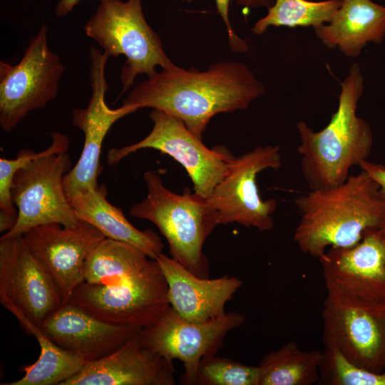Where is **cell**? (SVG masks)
I'll use <instances>...</instances> for the list:
<instances>
[{"mask_svg":"<svg viewBox=\"0 0 385 385\" xmlns=\"http://www.w3.org/2000/svg\"><path fill=\"white\" fill-rule=\"evenodd\" d=\"M265 90L250 68L240 62H217L202 71L175 65L135 86L123 104L166 112L181 119L202 139L215 115L246 109Z\"/></svg>","mask_w":385,"mask_h":385,"instance_id":"cell-1","label":"cell"},{"mask_svg":"<svg viewBox=\"0 0 385 385\" xmlns=\"http://www.w3.org/2000/svg\"><path fill=\"white\" fill-rule=\"evenodd\" d=\"M295 205L300 219L294 240L301 252L317 258L330 247L354 245L385 220L379 185L363 170L337 186L310 190Z\"/></svg>","mask_w":385,"mask_h":385,"instance_id":"cell-2","label":"cell"},{"mask_svg":"<svg viewBox=\"0 0 385 385\" xmlns=\"http://www.w3.org/2000/svg\"><path fill=\"white\" fill-rule=\"evenodd\" d=\"M364 88L361 68L353 63L341 83L338 107L329 123L317 132L305 122L297 123L301 170L309 190L342 183L349 176L350 169L359 166L371 155L372 130L356 115Z\"/></svg>","mask_w":385,"mask_h":385,"instance_id":"cell-3","label":"cell"},{"mask_svg":"<svg viewBox=\"0 0 385 385\" xmlns=\"http://www.w3.org/2000/svg\"><path fill=\"white\" fill-rule=\"evenodd\" d=\"M147 195L133 205L130 215L153 223L165 238L171 257L200 278H210L203 245L219 225L207 198L186 190L177 194L168 189L161 177L148 170L143 175Z\"/></svg>","mask_w":385,"mask_h":385,"instance_id":"cell-4","label":"cell"},{"mask_svg":"<svg viewBox=\"0 0 385 385\" xmlns=\"http://www.w3.org/2000/svg\"><path fill=\"white\" fill-rule=\"evenodd\" d=\"M83 30L110 57H125L119 97L130 90L138 75L149 77L158 66L167 69L175 66L166 55L160 37L146 21L142 0H99Z\"/></svg>","mask_w":385,"mask_h":385,"instance_id":"cell-5","label":"cell"},{"mask_svg":"<svg viewBox=\"0 0 385 385\" xmlns=\"http://www.w3.org/2000/svg\"><path fill=\"white\" fill-rule=\"evenodd\" d=\"M68 303L104 322L141 328L154 323L170 307L168 284L156 260L114 286L84 281Z\"/></svg>","mask_w":385,"mask_h":385,"instance_id":"cell-6","label":"cell"},{"mask_svg":"<svg viewBox=\"0 0 385 385\" xmlns=\"http://www.w3.org/2000/svg\"><path fill=\"white\" fill-rule=\"evenodd\" d=\"M47 31L42 25L18 63L0 61V125L4 132L13 130L30 112L57 96L65 67L50 49Z\"/></svg>","mask_w":385,"mask_h":385,"instance_id":"cell-7","label":"cell"},{"mask_svg":"<svg viewBox=\"0 0 385 385\" xmlns=\"http://www.w3.org/2000/svg\"><path fill=\"white\" fill-rule=\"evenodd\" d=\"M324 346L371 371H385V300L327 293L322 312Z\"/></svg>","mask_w":385,"mask_h":385,"instance_id":"cell-8","label":"cell"},{"mask_svg":"<svg viewBox=\"0 0 385 385\" xmlns=\"http://www.w3.org/2000/svg\"><path fill=\"white\" fill-rule=\"evenodd\" d=\"M150 118L153 123L150 133L133 144L111 148L107 154L108 165H115L141 149L158 150L181 164L193 183L194 192L208 198L234 156L224 147L207 148L181 119L173 115L152 109Z\"/></svg>","mask_w":385,"mask_h":385,"instance_id":"cell-9","label":"cell"},{"mask_svg":"<svg viewBox=\"0 0 385 385\" xmlns=\"http://www.w3.org/2000/svg\"><path fill=\"white\" fill-rule=\"evenodd\" d=\"M71 168L66 152L48 153L21 168L14 175L11 188L17 220L1 237L23 235L34 227L51 223L76 225L79 220L63 185L64 175Z\"/></svg>","mask_w":385,"mask_h":385,"instance_id":"cell-10","label":"cell"},{"mask_svg":"<svg viewBox=\"0 0 385 385\" xmlns=\"http://www.w3.org/2000/svg\"><path fill=\"white\" fill-rule=\"evenodd\" d=\"M281 165V151L277 145L257 146L233 157L224 177L207 198L218 225L237 223L260 231L272 230L277 200H262L257 177L263 170L278 169Z\"/></svg>","mask_w":385,"mask_h":385,"instance_id":"cell-11","label":"cell"},{"mask_svg":"<svg viewBox=\"0 0 385 385\" xmlns=\"http://www.w3.org/2000/svg\"><path fill=\"white\" fill-rule=\"evenodd\" d=\"M245 321L244 314L232 312L204 322H192L180 316L170 306L152 324L138 334L140 344L173 361H181L184 372L180 383L195 385L202 359L215 355L227 334Z\"/></svg>","mask_w":385,"mask_h":385,"instance_id":"cell-12","label":"cell"},{"mask_svg":"<svg viewBox=\"0 0 385 385\" xmlns=\"http://www.w3.org/2000/svg\"><path fill=\"white\" fill-rule=\"evenodd\" d=\"M88 57L91 96L86 107L76 108L72 112V124L83 132L84 143L78 160L63 178L69 200L78 193L98 187V178L103 170L101 149L107 133L118 120L139 109L123 104L117 108H109L106 102L108 90L106 67L110 56L91 46Z\"/></svg>","mask_w":385,"mask_h":385,"instance_id":"cell-13","label":"cell"},{"mask_svg":"<svg viewBox=\"0 0 385 385\" xmlns=\"http://www.w3.org/2000/svg\"><path fill=\"white\" fill-rule=\"evenodd\" d=\"M0 303L38 327L63 304L57 284L24 235L0 239Z\"/></svg>","mask_w":385,"mask_h":385,"instance_id":"cell-14","label":"cell"},{"mask_svg":"<svg viewBox=\"0 0 385 385\" xmlns=\"http://www.w3.org/2000/svg\"><path fill=\"white\" fill-rule=\"evenodd\" d=\"M327 293L385 300V240L379 228L347 247H330L319 258Z\"/></svg>","mask_w":385,"mask_h":385,"instance_id":"cell-15","label":"cell"},{"mask_svg":"<svg viewBox=\"0 0 385 385\" xmlns=\"http://www.w3.org/2000/svg\"><path fill=\"white\" fill-rule=\"evenodd\" d=\"M34 255L57 284L63 304L85 281L84 267L92 249L105 236L96 227L79 220L72 227L51 223L34 227L24 235Z\"/></svg>","mask_w":385,"mask_h":385,"instance_id":"cell-16","label":"cell"},{"mask_svg":"<svg viewBox=\"0 0 385 385\" xmlns=\"http://www.w3.org/2000/svg\"><path fill=\"white\" fill-rule=\"evenodd\" d=\"M173 361L143 346L138 334L112 354L88 361L61 385H175Z\"/></svg>","mask_w":385,"mask_h":385,"instance_id":"cell-17","label":"cell"},{"mask_svg":"<svg viewBox=\"0 0 385 385\" xmlns=\"http://www.w3.org/2000/svg\"><path fill=\"white\" fill-rule=\"evenodd\" d=\"M40 328L58 346L87 361L112 354L142 329L104 322L70 303L63 304Z\"/></svg>","mask_w":385,"mask_h":385,"instance_id":"cell-18","label":"cell"},{"mask_svg":"<svg viewBox=\"0 0 385 385\" xmlns=\"http://www.w3.org/2000/svg\"><path fill=\"white\" fill-rule=\"evenodd\" d=\"M156 260L168 284L170 306L192 322H204L225 314L226 304L243 283L241 279L228 275L198 277L163 253Z\"/></svg>","mask_w":385,"mask_h":385,"instance_id":"cell-19","label":"cell"},{"mask_svg":"<svg viewBox=\"0 0 385 385\" xmlns=\"http://www.w3.org/2000/svg\"><path fill=\"white\" fill-rule=\"evenodd\" d=\"M314 29L327 48L356 57L368 43L384 39L385 6L372 0H342L330 22Z\"/></svg>","mask_w":385,"mask_h":385,"instance_id":"cell-20","label":"cell"},{"mask_svg":"<svg viewBox=\"0 0 385 385\" xmlns=\"http://www.w3.org/2000/svg\"><path fill=\"white\" fill-rule=\"evenodd\" d=\"M107 195V188L102 184L75 195L70 202L77 218L96 227L105 237L130 244L156 260L164 247L160 237L150 229L134 227L120 208L108 202Z\"/></svg>","mask_w":385,"mask_h":385,"instance_id":"cell-21","label":"cell"},{"mask_svg":"<svg viewBox=\"0 0 385 385\" xmlns=\"http://www.w3.org/2000/svg\"><path fill=\"white\" fill-rule=\"evenodd\" d=\"M6 309L36 339L40 355L36 362L24 367L23 377L2 385H61L78 374L88 362L81 356L55 344L40 327L30 322L15 307H7Z\"/></svg>","mask_w":385,"mask_h":385,"instance_id":"cell-22","label":"cell"},{"mask_svg":"<svg viewBox=\"0 0 385 385\" xmlns=\"http://www.w3.org/2000/svg\"><path fill=\"white\" fill-rule=\"evenodd\" d=\"M152 260L130 244L105 237L86 258L85 282L114 286L142 272Z\"/></svg>","mask_w":385,"mask_h":385,"instance_id":"cell-23","label":"cell"},{"mask_svg":"<svg viewBox=\"0 0 385 385\" xmlns=\"http://www.w3.org/2000/svg\"><path fill=\"white\" fill-rule=\"evenodd\" d=\"M322 356V351H306L296 342H289L261 359L260 385L318 384Z\"/></svg>","mask_w":385,"mask_h":385,"instance_id":"cell-24","label":"cell"},{"mask_svg":"<svg viewBox=\"0 0 385 385\" xmlns=\"http://www.w3.org/2000/svg\"><path fill=\"white\" fill-rule=\"evenodd\" d=\"M342 1L275 0L268 8L267 15L255 24L252 31L260 35L270 26H312L315 29L330 22Z\"/></svg>","mask_w":385,"mask_h":385,"instance_id":"cell-25","label":"cell"},{"mask_svg":"<svg viewBox=\"0 0 385 385\" xmlns=\"http://www.w3.org/2000/svg\"><path fill=\"white\" fill-rule=\"evenodd\" d=\"M51 143L45 150L36 152L31 149H22L14 159L0 158V232L6 233L11 230L17 220L11 196V188L15 173L31 161L48 153H61L68 150L69 139L60 132H52Z\"/></svg>","mask_w":385,"mask_h":385,"instance_id":"cell-26","label":"cell"},{"mask_svg":"<svg viewBox=\"0 0 385 385\" xmlns=\"http://www.w3.org/2000/svg\"><path fill=\"white\" fill-rule=\"evenodd\" d=\"M318 384L385 385V371H371L348 360L338 349L324 346Z\"/></svg>","mask_w":385,"mask_h":385,"instance_id":"cell-27","label":"cell"},{"mask_svg":"<svg viewBox=\"0 0 385 385\" xmlns=\"http://www.w3.org/2000/svg\"><path fill=\"white\" fill-rule=\"evenodd\" d=\"M258 366L215 355L200 361L195 385H260Z\"/></svg>","mask_w":385,"mask_h":385,"instance_id":"cell-28","label":"cell"},{"mask_svg":"<svg viewBox=\"0 0 385 385\" xmlns=\"http://www.w3.org/2000/svg\"><path fill=\"white\" fill-rule=\"evenodd\" d=\"M230 0H215L217 10L225 23L229 38V44L231 50L235 52H246L248 50L247 42L240 38L232 29L229 19V4ZM239 5L245 7L260 8L270 7L273 5L274 0H237Z\"/></svg>","mask_w":385,"mask_h":385,"instance_id":"cell-29","label":"cell"},{"mask_svg":"<svg viewBox=\"0 0 385 385\" xmlns=\"http://www.w3.org/2000/svg\"><path fill=\"white\" fill-rule=\"evenodd\" d=\"M359 167L379 185V193L385 204V165L366 160Z\"/></svg>","mask_w":385,"mask_h":385,"instance_id":"cell-30","label":"cell"},{"mask_svg":"<svg viewBox=\"0 0 385 385\" xmlns=\"http://www.w3.org/2000/svg\"><path fill=\"white\" fill-rule=\"evenodd\" d=\"M83 0H59L55 9L57 17H63L68 15L74 8Z\"/></svg>","mask_w":385,"mask_h":385,"instance_id":"cell-31","label":"cell"},{"mask_svg":"<svg viewBox=\"0 0 385 385\" xmlns=\"http://www.w3.org/2000/svg\"><path fill=\"white\" fill-rule=\"evenodd\" d=\"M379 229H380V231H381V234H382V235H383V237H384V238L385 240V220L383 222V224L381 225Z\"/></svg>","mask_w":385,"mask_h":385,"instance_id":"cell-32","label":"cell"},{"mask_svg":"<svg viewBox=\"0 0 385 385\" xmlns=\"http://www.w3.org/2000/svg\"><path fill=\"white\" fill-rule=\"evenodd\" d=\"M184 1H187V2H188V3H190V2H192L193 0H184Z\"/></svg>","mask_w":385,"mask_h":385,"instance_id":"cell-33","label":"cell"}]
</instances>
